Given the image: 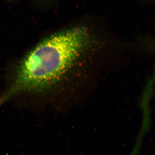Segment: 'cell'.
<instances>
[{
    "label": "cell",
    "mask_w": 155,
    "mask_h": 155,
    "mask_svg": "<svg viewBox=\"0 0 155 155\" xmlns=\"http://www.w3.org/2000/svg\"><path fill=\"white\" fill-rule=\"evenodd\" d=\"M91 38L83 27L54 34L39 43L17 64L1 101L21 93L48 91L57 83Z\"/></svg>",
    "instance_id": "obj_1"
},
{
    "label": "cell",
    "mask_w": 155,
    "mask_h": 155,
    "mask_svg": "<svg viewBox=\"0 0 155 155\" xmlns=\"http://www.w3.org/2000/svg\"><path fill=\"white\" fill-rule=\"evenodd\" d=\"M140 152L138 150L134 148L130 155H138Z\"/></svg>",
    "instance_id": "obj_2"
}]
</instances>
